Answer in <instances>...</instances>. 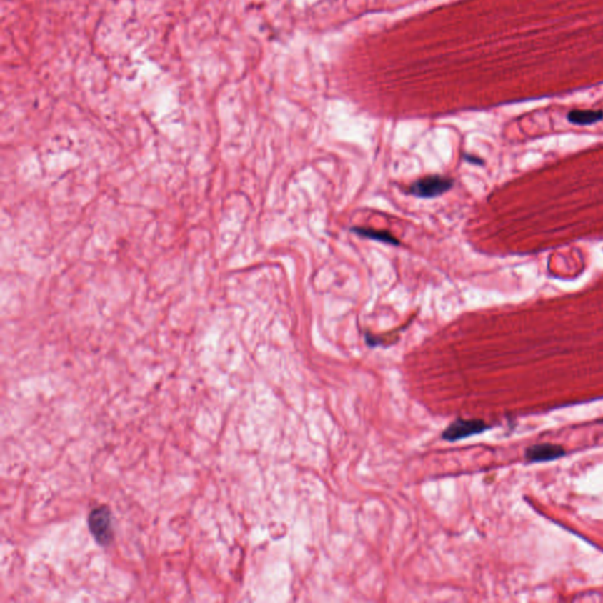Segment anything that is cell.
<instances>
[{"instance_id": "1", "label": "cell", "mask_w": 603, "mask_h": 603, "mask_svg": "<svg viewBox=\"0 0 603 603\" xmlns=\"http://www.w3.org/2000/svg\"><path fill=\"white\" fill-rule=\"evenodd\" d=\"M454 185V179L441 174H430L419 178L410 185L409 192L419 198H435L449 191Z\"/></svg>"}, {"instance_id": "2", "label": "cell", "mask_w": 603, "mask_h": 603, "mask_svg": "<svg viewBox=\"0 0 603 603\" xmlns=\"http://www.w3.org/2000/svg\"><path fill=\"white\" fill-rule=\"evenodd\" d=\"M489 429L490 427L482 419H457L443 430L442 439L447 442H456Z\"/></svg>"}, {"instance_id": "3", "label": "cell", "mask_w": 603, "mask_h": 603, "mask_svg": "<svg viewBox=\"0 0 603 603\" xmlns=\"http://www.w3.org/2000/svg\"><path fill=\"white\" fill-rule=\"evenodd\" d=\"M89 528L94 539L101 546H109L114 539L112 517L106 507H101L91 512L89 517Z\"/></svg>"}, {"instance_id": "4", "label": "cell", "mask_w": 603, "mask_h": 603, "mask_svg": "<svg viewBox=\"0 0 603 603\" xmlns=\"http://www.w3.org/2000/svg\"><path fill=\"white\" fill-rule=\"evenodd\" d=\"M566 455V450L562 447L552 443L534 444L526 450V459L529 462H549L554 459H561Z\"/></svg>"}, {"instance_id": "5", "label": "cell", "mask_w": 603, "mask_h": 603, "mask_svg": "<svg viewBox=\"0 0 603 603\" xmlns=\"http://www.w3.org/2000/svg\"><path fill=\"white\" fill-rule=\"evenodd\" d=\"M567 119L572 124L587 126L597 124L603 119L602 110H572L567 114Z\"/></svg>"}, {"instance_id": "6", "label": "cell", "mask_w": 603, "mask_h": 603, "mask_svg": "<svg viewBox=\"0 0 603 603\" xmlns=\"http://www.w3.org/2000/svg\"><path fill=\"white\" fill-rule=\"evenodd\" d=\"M352 231L374 241H383L387 244L399 245V241L388 231H377V230L368 228H352Z\"/></svg>"}, {"instance_id": "7", "label": "cell", "mask_w": 603, "mask_h": 603, "mask_svg": "<svg viewBox=\"0 0 603 603\" xmlns=\"http://www.w3.org/2000/svg\"><path fill=\"white\" fill-rule=\"evenodd\" d=\"M467 161H472V163H477V164H482V161L481 159H477V158H472L470 156H466Z\"/></svg>"}]
</instances>
